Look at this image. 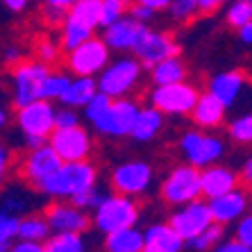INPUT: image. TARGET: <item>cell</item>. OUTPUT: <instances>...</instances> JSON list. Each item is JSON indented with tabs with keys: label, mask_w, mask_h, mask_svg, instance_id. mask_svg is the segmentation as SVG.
Here are the masks:
<instances>
[{
	"label": "cell",
	"mask_w": 252,
	"mask_h": 252,
	"mask_svg": "<svg viewBox=\"0 0 252 252\" xmlns=\"http://www.w3.org/2000/svg\"><path fill=\"white\" fill-rule=\"evenodd\" d=\"M141 209L132 195H123V193H107L105 200L100 202L94 209V227L98 229L100 234H112L116 229H125L139 223Z\"/></svg>",
	"instance_id": "obj_4"
},
{
	"label": "cell",
	"mask_w": 252,
	"mask_h": 252,
	"mask_svg": "<svg viewBox=\"0 0 252 252\" xmlns=\"http://www.w3.org/2000/svg\"><path fill=\"white\" fill-rule=\"evenodd\" d=\"M21 143H23L25 150H32V148H39L43 143H48V139H43V136H23Z\"/></svg>",
	"instance_id": "obj_54"
},
{
	"label": "cell",
	"mask_w": 252,
	"mask_h": 252,
	"mask_svg": "<svg viewBox=\"0 0 252 252\" xmlns=\"http://www.w3.org/2000/svg\"><path fill=\"white\" fill-rule=\"evenodd\" d=\"M112 57V48L107 46V41L102 36H94L89 41L80 43L77 48L68 50L64 57V66L70 75H89V77H98L102 70L109 64Z\"/></svg>",
	"instance_id": "obj_8"
},
{
	"label": "cell",
	"mask_w": 252,
	"mask_h": 252,
	"mask_svg": "<svg viewBox=\"0 0 252 252\" xmlns=\"http://www.w3.org/2000/svg\"><path fill=\"white\" fill-rule=\"evenodd\" d=\"M227 136L239 146H252V112L232 118L227 123Z\"/></svg>",
	"instance_id": "obj_33"
},
{
	"label": "cell",
	"mask_w": 252,
	"mask_h": 252,
	"mask_svg": "<svg viewBox=\"0 0 252 252\" xmlns=\"http://www.w3.org/2000/svg\"><path fill=\"white\" fill-rule=\"evenodd\" d=\"M98 77L89 75H73L68 89H66L64 98L59 100L64 107H73V109H84L89 105V100L98 94Z\"/></svg>",
	"instance_id": "obj_25"
},
{
	"label": "cell",
	"mask_w": 252,
	"mask_h": 252,
	"mask_svg": "<svg viewBox=\"0 0 252 252\" xmlns=\"http://www.w3.org/2000/svg\"><path fill=\"white\" fill-rule=\"evenodd\" d=\"M134 2H141V5H146L150 7V9H155V12H168V7L173 0H134Z\"/></svg>",
	"instance_id": "obj_50"
},
{
	"label": "cell",
	"mask_w": 252,
	"mask_h": 252,
	"mask_svg": "<svg viewBox=\"0 0 252 252\" xmlns=\"http://www.w3.org/2000/svg\"><path fill=\"white\" fill-rule=\"evenodd\" d=\"M143 64L132 57H118L107 64V68L98 75V89L112 98H129V94L139 87Z\"/></svg>",
	"instance_id": "obj_7"
},
{
	"label": "cell",
	"mask_w": 252,
	"mask_h": 252,
	"mask_svg": "<svg viewBox=\"0 0 252 252\" xmlns=\"http://www.w3.org/2000/svg\"><path fill=\"white\" fill-rule=\"evenodd\" d=\"M43 2V21L48 25H62L66 14L77 0H41Z\"/></svg>",
	"instance_id": "obj_38"
},
{
	"label": "cell",
	"mask_w": 252,
	"mask_h": 252,
	"mask_svg": "<svg viewBox=\"0 0 252 252\" xmlns=\"http://www.w3.org/2000/svg\"><path fill=\"white\" fill-rule=\"evenodd\" d=\"M248 75L239 68H229V70H220L207 80V91L211 95H216L225 107H234L241 100V95L246 94L248 89Z\"/></svg>",
	"instance_id": "obj_19"
},
{
	"label": "cell",
	"mask_w": 252,
	"mask_h": 252,
	"mask_svg": "<svg viewBox=\"0 0 252 252\" xmlns=\"http://www.w3.org/2000/svg\"><path fill=\"white\" fill-rule=\"evenodd\" d=\"M30 202H32V198H30L28 191H23V189H18V187H12L2 193V207H0V214L25 216L28 209H30Z\"/></svg>",
	"instance_id": "obj_30"
},
{
	"label": "cell",
	"mask_w": 252,
	"mask_h": 252,
	"mask_svg": "<svg viewBox=\"0 0 252 252\" xmlns=\"http://www.w3.org/2000/svg\"><path fill=\"white\" fill-rule=\"evenodd\" d=\"M239 177H241V187L252 189V157H248L243 164H241L239 170Z\"/></svg>",
	"instance_id": "obj_48"
},
{
	"label": "cell",
	"mask_w": 252,
	"mask_h": 252,
	"mask_svg": "<svg viewBox=\"0 0 252 252\" xmlns=\"http://www.w3.org/2000/svg\"><path fill=\"white\" fill-rule=\"evenodd\" d=\"M102 248L105 252H143V232L136 229V225L116 229L112 234H105Z\"/></svg>",
	"instance_id": "obj_26"
},
{
	"label": "cell",
	"mask_w": 252,
	"mask_h": 252,
	"mask_svg": "<svg viewBox=\"0 0 252 252\" xmlns=\"http://www.w3.org/2000/svg\"><path fill=\"white\" fill-rule=\"evenodd\" d=\"M50 236H53V227H50V223H48L46 214H25V216L21 218L18 239L46 243Z\"/></svg>",
	"instance_id": "obj_28"
},
{
	"label": "cell",
	"mask_w": 252,
	"mask_h": 252,
	"mask_svg": "<svg viewBox=\"0 0 252 252\" xmlns=\"http://www.w3.org/2000/svg\"><path fill=\"white\" fill-rule=\"evenodd\" d=\"M80 125V116L73 107H59L57 109V127H75Z\"/></svg>",
	"instance_id": "obj_43"
},
{
	"label": "cell",
	"mask_w": 252,
	"mask_h": 252,
	"mask_svg": "<svg viewBox=\"0 0 252 252\" xmlns=\"http://www.w3.org/2000/svg\"><path fill=\"white\" fill-rule=\"evenodd\" d=\"M161 129H164V114L155 105H146L139 109L134 129H132V139L136 143H150L157 139Z\"/></svg>",
	"instance_id": "obj_24"
},
{
	"label": "cell",
	"mask_w": 252,
	"mask_h": 252,
	"mask_svg": "<svg viewBox=\"0 0 252 252\" xmlns=\"http://www.w3.org/2000/svg\"><path fill=\"white\" fill-rule=\"evenodd\" d=\"M211 252H252V250L248 246H243L239 239H227V241H223V243H218Z\"/></svg>",
	"instance_id": "obj_47"
},
{
	"label": "cell",
	"mask_w": 252,
	"mask_h": 252,
	"mask_svg": "<svg viewBox=\"0 0 252 252\" xmlns=\"http://www.w3.org/2000/svg\"><path fill=\"white\" fill-rule=\"evenodd\" d=\"M100 12H102V0H77L70 7V14L84 18L95 28H100Z\"/></svg>",
	"instance_id": "obj_39"
},
{
	"label": "cell",
	"mask_w": 252,
	"mask_h": 252,
	"mask_svg": "<svg viewBox=\"0 0 252 252\" xmlns=\"http://www.w3.org/2000/svg\"><path fill=\"white\" fill-rule=\"evenodd\" d=\"M62 41L59 39H55V36H39L34 43V59H39V62H43V64L53 66L59 62V57H62Z\"/></svg>",
	"instance_id": "obj_35"
},
{
	"label": "cell",
	"mask_w": 252,
	"mask_h": 252,
	"mask_svg": "<svg viewBox=\"0 0 252 252\" xmlns=\"http://www.w3.org/2000/svg\"><path fill=\"white\" fill-rule=\"evenodd\" d=\"M30 2H32V0H2L5 9L7 12H12V14H23L30 7Z\"/></svg>",
	"instance_id": "obj_49"
},
{
	"label": "cell",
	"mask_w": 252,
	"mask_h": 252,
	"mask_svg": "<svg viewBox=\"0 0 252 252\" xmlns=\"http://www.w3.org/2000/svg\"><path fill=\"white\" fill-rule=\"evenodd\" d=\"M200 14L198 0H173L168 7V16L173 23H189Z\"/></svg>",
	"instance_id": "obj_37"
},
{
	"label": "cell",
	"mask_w": 252,
	"mask_h": 252,
	"mask_svg": "<svg viewBox=\"0 0 252 252\" xmlns=\"http://www.w3.org/2000/svg\"><path fill=\"white\" fill-rule=\"evenodd\" d=\"M155 9H150V7H146V5H141V2H132V9H129V16H134L136 21H141V23H150L153 21V16H155Z\"/></svg>",
	"instance_id": "obj_46"
},
{
	"label": "cell",
	"mask_w": 252,
	"mask_h": 252,
	"mask_svg": "<svg viewBox=\"0 0 252 252\" xmlns=\"http://www.w3.org/2000/svg\"><path fill=\"white\" fill-rule=\"evenodd\" d=\"M146 32V23H141V21H136L134 16L127 14V16L118 18L116 23L102 28V39L112 48V53H134V48L139 46V41L143 39Z\"/></svg>",
	"instance_id": "obj_17"
},
{
	"label": "cell",
	"mask_w": 252,
	"mask_h": 252,
	"mask_svg": "<svg viewBox=\"0 0 252 252\" xmlns=\"http://www.w3.org/2000/svg\"><path fill=\"white\" fill-rule=\"evenodd\" d=\"M177 150L184 157V161L195 168H207V166L220 164V159L227 153L225 141L216 132H207V129H184L177 141Z\"/></svg>",
	"instance_id": "obj_2"
},
{
	"label": "cell",
	"mask_w": 252,
	"mask_h": 252,
	"mask_svg": "<svg viewBox=\"0 0 252 252\" xmlns=\"http://www.w3.org/2000/svg\"><path fill=\"white\" fill-rule=\"evenodd\" d=\"M225 118H227V107H225L216 95H211L209 91L200 94L193 112H191V123H193V127L207 129V132H209V129H218L225 125Z\"/></svg>",
	"instance_id": "obj_21"
},
{
	"label": "cell",
	"mask_w": 252,
	"mask_h": 252,
	"mask_svg": "<svg viewBox=\"0 0 252 252\" xmlns=\"http://www.w3.org/2000/svg\"><path fill=\"white\" fill-rule=\"evenodd\" d=\"M70 80H73V77L68 75V70H50L46 77V82H43L41 98L53 100V102L55 100H62L70 84Z\"/></svg>",
	"instance_id": "obj_31"
},
{
	"label": "cell",
	"mask_w": 252,
	"mask_h": 252,
	"mask_svg": "<svg viewBox=\"0 0 252 252\" xmlns=\"http://www.w3.org/2000/svg\"><path fill=\"white\" fill-rule=\"evenodd\" d=\"M159 198L170 207H180L202 198V170L191 164L173 166L159 182Z\"/></svg>",
	"instance_id": "obj_5"
},
{
	"label": "cell",
	"mask_w": 252,
	"mask_h": 252,
	"mask_svg": "<svg viewBox=\"0 0 252 252\" xmlns=\"http://www.w3.org/2000/svg\"><path fill=\"white\" fill-rule=\"evenodd\" d=\"M46 252H87L82 234H53L46 241Z\"/></svg>",
	"instance_id": "obj_34"
},
{
	"label": "cell",
	"mask_w": 252,
	"mask_h": 252,
	"mask_svg": "<svg viewBox=\"0 0 252 252\" xmlns=\"http://www.w3.org/2000/svg\"><path fill=\"white\" fill-rule=\"evenodd\" d=\"M48 223L53 227V234H84L89 225H94V220L89 218L84 209L73 205L70 200H53L50 205L43 209Z\"/></svg>",
	"instance_id": "obj_15"
},
{
	"label": "cell",
	"mask_w": 252,
	"mask_h": 252,
	"mask_svg": "<svg viewBox=\"0 0 252 252\" xmlns=\"http://www.w3.org/2000/svg\"><path fill=\"white\" fill-rule=\"evenodd\" d=\"M59 166H62V157L48 141L39 148L25 150V155L18 159V175L25 184L39 189V184L53 175Z\"/></svg>",
	"instance_id": "obj_13"
},
{
	"label": "cell",
	"mask_w": 252,
	"mask_h": 252,
	"mask_svg": "<svg viewBox=\"0 0 252 252\" xmlns=\"http://www.w3.org/2000/svg\"><path fill=\"white\" fill-rule=\"evenodd\" d=\"M200 94L202 91L195 84L187 82V80L175 84H155L153 91L148 94V102L157 107L164 116L182 118V116H191Z\"/></svg>",
	"instance_id": "obj_6"
},
{
	"label": "cell",
	"mask_w": 252,
	"mask_h": 252,
	"mask_svg": "<svg viewBox=\"0 0 252 252\" xmlns=\"http://www.w3.org/2000/svg\"><path fill=\"white\" fill-rule=\"evenodd\" d=\"M94 32H95V25H91L89 21H84V18L68 12L66 18L62 21V25H59V41H62L64 53L77 48L80 43L89 41V39H94L95 36Z\"/></svg>",
	"instance_id": "obj_23"
},
{
	"label": "cell",
	"mask_w": 252,
	"mask_h": 252,
	"mask_svg": "<svg viewBox=\"0 0 252 252\" xmlns=\"http://www.w3.org/2000/svg\"><path fill=\"white\" fill-rule=\"evenodd\" d=\"M236 32H239V41L243 43V46L252 48V21L250 23H246L243 28H239Z\"/></svg>",
	"instance_id": "obj_51"
},
{
	"label": "cell",
	"mask_w": 252,
	"mask_h": 252,
	"mask_svg": "<svg viewBox=\"0 0 252 252\" xmlns=\"http://www.w3.org/2000/svg\"><path fill=\"white\" fill-rule=\"evenodd\" d=\"M168 223L189 243V241L195 239L200 232H205L214 223L209 200L200 198V200H193V202H187V205L173 207V211L168 214Z\"/></svg>",
	"instance_id": "obj_12"
},
{
	"label": "cell",
	"mask_w": 252,
	"mask_h": 252,
	"mask_svg": "<svg viewBox=\"0 0 252 252\" xmlns=\"http://www.w3.org/2000/svg\"><path fill=\"white\" fill-rule=\"evenodd\" d=\"M50 146L57 150L62 161H82L94 153V139L82 125L75 127H57L50 134Z\"/></svg>",
	"instance_id": "obj_14"
},
{
	"label": "cell",
	"mask_w": 252,
	"mask_h": 252,
	"mask_svg": "<svg viewBox=\"0 0 252 252\" xmlns=\"http://www.w3.org/2000/svg\"><path fill=\"white\" fill-rule=\"evenodd\" d=\"M132 55L143 64V68L150 70L159 62H164L173 55H180V46H177L175 36L166 30H148Z\"/></svg>",
	"instance_id": "obj_16"
},
{
	"label": "cell",
	"mask_w": 252,
	"mask_h": 252,
	"mask_svg": "<svg viewBox=\"0 0 252 252\" xmlns=\"http://www.w3.org/2000/svg\"><path fill=\"white\" fill-rule=\"evenodd\" d=\"M105 195L107 193H102V191L98 189V184H95V187L87 189V191H82V193H77L75 198H70V202H73V205H77L80 209H84V211H94L95 207L105 200Z\"/></svg>",
	"instance_id": "obj_41"
},
{
	"label": "cell",
	"mask_w": 252,
	"mask_h": 252,
	"mask_svg": "<svg viewBox=\"0 0 252 252\" xmlns=\"http://www.w3.org/2000/svg\"><path fill=\"white\" fill-rule=\"evenodd\" d=\"M234 239H239L243 246L252 250V211H248L241 220L234 223Z\"/></svg>",
	"instance_id": "obj_42"
},
{
	"label": "cell",
	"mask_w": 252,
	"mask_h": 252,
	"mask_svg": "<svg viewBox=\"0 0 252 252\" xmlns=\"http://www.w3.org/2000/svg\"><path fill=\"white\" fill-rule=\"evenodd\" d=\"M112 102H114L112 95H107V94H102V91H98L94 98L89 100V105L84 107V118H87L89 123L98 121V118L102 116V114H105L109 107H112Z\"/></svg>",
	"instance_id": "obj_40"
},
{
	"label": "cell",
	"mask_w": 252,
	"mask_h": 252,
	"mask_svg": "<svg viewBox=\"0 0 252 252\" xmlns=\"http://www.w3.org/2000/svg\"><path fill=\"white\" fill-rule=\"evenodd\" d=\"M7 121H9V112H7L5 107H2V109H0V125L5 127V125H7Z\"/></svg>",
	"instance_id": "obj_55"
},
{
	"label": "cell",
	"mask_w": 252,
	"mask_h": 252,
	"mask_svg": "<svg viewBox=\"0 0 252 252\" xmlns=\"http://www.w3.org/2000/svg\"><path fill=\"white\" fill-rule=\"evenodd\" d=\"M225 2H229V0H225Z\"/></svg>",
	"instance_id": "obj_56"
},
{
	"label": "cell",
	"mask_w": 252,
	"mask_h": 252,
	"mask_svg": "<svg viewBox=\"0 0 252 252\" xmlns=\"http://www.w3.org/2000/svg\"><path fill=\"white\" fill-rule=\"evenodd\" d=\"M139 109L141 107L136 105V100L114 98L112 107L91 125H94V129L100 136H107V139H125V136H132Z\"/></svg>",
	"instance_id": "obj_11"
},
{
	"label": "cell",
	"mask_w": 252,
	"mask_h": 252,
	"mask_svg": "<svg viewBox=\"0 0 252 252\" xmlns=\"http://www.w3.org/2000/svg\"><path fill=\"white\" fill-rule=\"evenodd\" d=\"M198 2H200V12L202 14H214L225 0H198Z\"/></svg>",
	"instance_id": "obj_52"
},
{
	"label": "cell",
	"mask_w": 252,
	"mask_h": 252,
	"mask_svg": "<svg viewBox=\"0 0 252 252\" xmlns=\"http://www.w3.org/2000/svg\"><path fill=\"white\" fill-rule=\"evenodd\" d=\"M187 75H189V68L180 55H173V57L164 59V62H159L157 66L150 68L153 84H175V82L187 80Z\"/></svg>",
	"instance_id": "obj_27"
},
{
	"label": "cell",
	"mask_w": 252,
	"mask_h": 252,
	"mask_svg": "<svg viewBox=\"0 0 252 252\" xmlns=\"http://www.w3.org/2000/svg\"><path fill=\"white\" fill-rule=\"evenodd\" d=\"M9 159H12L9 148L2 146L0 148V173H2V175H7V170H9Z\"/></svg>",
	"instance_id": "obj_53"
},
{
	"label": "cell",
	"mask_w": 252,
	"mask_h": 252,
	"mask_svg": "<svg viewBox=\"0 0 252 252\" xmlns=\"http://www.w3.org/2000/svg\"><path fill=\"white\" fill-rule=\"evenodd\" d=\"M48 73H50V66L39 59H23L16 66H9V87H12L9 100L14 109L41 98V89Z\"/></svg>",
	"instance_id": "obj_3"
},
{
	"label": "cell",
	"mask_w": 252,
	"mask_h": 252,
	"mask_svg": "<svg viewBox=\"0 0 252 252\" xmlns=\"http://www.w3.org/2000/svg\"><path fill=\"white\" fill-rule=\"evenodd\" d=\"M9 252H46V243H36V241H23L18 239L12 243Z\"/></svg>",
	"instance_id": "obj_45"
},
{
	"label": "cell",
	"mask_w": 252,
	"mask_h": 252,
	"mask_svg": "<svg viewBox=\"0 0 252 252\" xmlns=\"http://www.w3.org/2000/svg\"><path fill=\"white\" fill-rule=\"evenodd\" d=\"M153 180L155 170L146 159H127L123 164L114 166L112 175H109V187L116 193L139 198L148 193V189L153 187Z\"/></svg>",
	"instance_id": "obj_10"
},
{
	"label": "cell",
	"mask_w": 252,
	"mask_h": 252,
	"mask_svg": "<svg viewBox=\"0 0 252 252\" xmlns=\"http://www.w3.org/2000/svg\"><path fill=\"white\" fill-rule=\"evenodd\" d=\"M236 187H241V177L234 168L223 164H214L202 168V198L205 200L225 195Z\"/></svg>",
	"instance_id": "obj_20"
},
{
	"label": "cell",
	"mask_w": 252,
	"mask_h": 252,
	"mask_svg": "<svg viewBox=\"0 0 252 252\" xmlns=\"http://www.w3.org/2000/svg\"><path fill=\"white\" fill-rule=\"evenodd\" d=\"M252 21V0H229L225 7V23L232 30L243 28Z\"/></svg>",
	"instance_id": "obj_32"
},
{
	"label": "cell",
	"mask_w": 252,
	"mask_h": 252,
	"mask_svg": "<svg viewBox=\"0 0 252 252\" xmlns=\"http://www.w3.org/2000/svg\"><path fill=\"white\" fill-rule=\"evenodd\" d=\"M225 241V225L220 223H211L205 232H200L195 239H191L187 243L189 248L193 252H211L218 243H223Z\"/></svg>",
	"instance_id": "obj_29"
},
{
	"label": "cell",
	"mask_w": 252,
	"mask_h": 252,
	"mask_svg": "<svg viewBox=\"0 0 252 252\" xmlns=\"http://www.w3.org/2000/svg\"><path fill=\"white\" fill-rule=\"evenodd\" d=\"M14 123L21 136L50 139V134L57 129V107L53 105V100L39 98L30 105L18 107L14 114Z\"/></svg>",
	"instance_id": "obj_9"
},
{
	"label": "cell",
	"mask_w": 252,
	"mask_h": 252,
	"mask_svg": "<svg viewBox=\"0 0 252 252\" xmlns=\"http://www.w3.org/2000/svg\"><path fill=\"white\" fill-rule=\"evenodd\" d=\"M250 205H252V198L246 187H236V189H232L229 193L209 200L211 214H214V223H220V225H225V227L246 216L248 211H250Z\"/></svg>",
	"instance_id": "obj_18"
},
{
	"label": "cell",
	"mask_w": 252,
	"mask_h": 252,
	"mask_svg": "<svg viewBox=\"0 0 252 252\" xmlns=\"http://www.w3.org/2000/svg\"><path fill=\"white\" fill-rule=\"evenodd\" d=\"M187 241L170 227V223H153L143 229V252H182Z\"/></svg>",
	"instance_id": "obj_22"
},
{
	"label": "cell",
	"mask_w": 252,
	"mask_h": 252,
	"mask_svg": "<svg viewBox=\"0 0 252 252\" xmlns=\"http://www.w3.org/2000/svg\"><path fill=\"white\" fill-rule=\"evenodd\" d=\"M98 184V166L91 159L62 161L53 175L39 184V193L48 200H70Z\"/></svg>",
	"instance_id": "obj_1"
},
{
	"label": "cell",
	"mask_w": 252,
	"mask_h": 252,
	"mask_svg": "<svg viewBox=\"0 0 252 252\" xmlns=\"http://www.w3.org/2000/svg\"><path fill=\"white\" fill-rule=\"evenodd\" d=\"M2 62H5L7 66H16L18 62H23V48L16 46V43L5 46V50H2Z\"/></svg>",
	"instance_id": "obj_44"
},
{
	"label": "cell",
	"mask_w": 252,
	"mask_h": 252,
	"mask_svg": "<svg viewBox=\"0 0 252 252\" xmlns=\"http://www.w3.org/2000/svg\"><path fill=\"white\" fill-rule=\"evenodd\" d=\"M132 9V0H102V12H100V28L116 23Z\"/></svg>",
	"instance_id": "obj_36"
}]
</instances>
